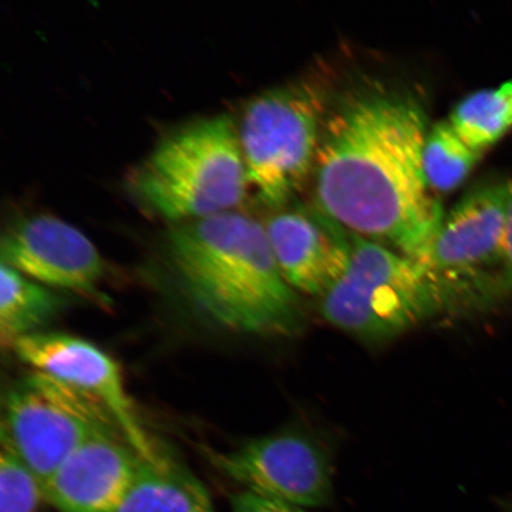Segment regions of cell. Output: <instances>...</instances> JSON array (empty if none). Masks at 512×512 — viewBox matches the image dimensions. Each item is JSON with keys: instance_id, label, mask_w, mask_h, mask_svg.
Segmentation results:
<instances>
[{"instance_id": "obj_11", "label": "cell", "mask_w": 512, "mask_h": 512, "mask_svg": "<svg viewBox=\"0 0 512 512\" xmlns=\"http://www.w3.org/2000/svg\"><path fill=\"white\" fill-rule=\"evenodd\" d=\"M265 228L279 270L294 291L322 298L347 272L351 233L322 211H279Z\"/></svg>"}, {"instance_id": "obj_1", "label": "cell", "mask_w": 512, "mask_h": 512, "mask_svg": "<svg viewBox=\"0 0 512 512\" xmlns=\"http://www.w3.org/2000/svg\"><path fill=\"white\" fill-rule=\"evenodd\" d=\"M428 131L424 110L407 95L345 100L324 121L313 169L319 210L422 264L444 219L425 176Z\"/></svg>"}, {"instance_id": "obj_18", "label": "cell", "mask_w": 512, "mask_h": 512, "mask_svg": "<svg viewBox=\"0 0 512 512\" xmlns=\"http://www.w3.org/2000/svg\"><path fill=\"white\" fill-rule=\"evenodd\" d=\"M233 512H311L290 503L277 501L251 491H243L232 498Z\"/></svg>"}, {"instance_id": "obj_4", "label": "cell", "mask_w": 512, "mask_h": 512, "mask_svg": "<svg viewBox=\"0 0 512 512\" xmlns=\"http://www.w3.org/2000/svg\"><path fill=\"white\" fill-rule=\"evenodd\" d=\"M320 299L330 324L368 342L388 341L450 311L418 262L354 234L347 272Z\"/></svg>"}, {"instance_id": "obj_2", "label": "cell", "mask_w": 512, "mask_h": 512, "mask_svg": "<svg viewBox=\"0 0 512 512\" xmlns=\"http://www.w3.org/2000/svg\"><path fill=\"white\" fill-rule=\"evenodd\" d=\"M165 256L182 296L219 328L254 336H291L304 315L262 224L239 211L172 224Z\"/></svg>"}, {"instance_id": "obj_6", "label": "cell", "mask_w": 512, "mask_h": 512, "mask_svg": "<svg viewBox=\"0 0 512 512\" xmlns=\"http://www.w3.org/2000/svg\"><path fill=\"white\" fill-rule=\"evenodd\" d=\"M509 182L479 185L441 221L422 264L450 310L477 309L509 291L502 262Z\"/></svg>"}, {"instance_id": "obj_10", "label": "cell", "mask_w": 512, "mask_h": 512, "mask_svg": "<svg viewBox=\"0 0 512 512\" xmlns=\"http://www.w3.org/2000/svg\"><path fill=\"white\" fill-rule=\"evenodd\" d=\"M0 254L2 264L37 283L105 303L99 290L104 259L81 230L59 217L31 215L12 222Z\"/></svg>"}, {"instance_id": "obj_13", "label": "cell", "mask_w": 512, "mask_h": 512, "mask_svg": "<svg viewBox=\"0 0 512 512\" xmlns=\"http://www.w3.org/2000/svg\"><path fill=\"white\" fill-rule=\"evenodd\" d=\"M118 512H215L200 480L169 458L143 459L136 483Z\"/></svg>"}, {"instance_id": "obj_19", "label": "cell", "mask_w": 512, "mask_h": 512, "mask_svg": "<svg viewBox=\"0 0 512 512\" xmlns=\"http://www.w3.org/2000/svg\"><path fill=\"white\" fill-rule=\"evenodd\" d=\"M502 262L505 283H507L509 291L512 290V182H509V200L507 210V221H505V229L502 247Z\"/></svg>"}, {"instance_id": "obj_3", "label": "cell", "mask_w": 512, "mask_h": 512, "mask_svg": "<svg viewBox=\"0 0 512 512\" xmlns=\"http://www.w3.org/2000/svg\"><path fill=\"white\" fill-rule=\"evenodd\" d=\"M131 183L138 200L171 226L235 210L249 188L235 121L217 114L176 128Z\"/></svg>"}, {"instance_id": "obj_16", "label": "cell", "mask_w": 512, "mask_h": 512, "mask_svg": "<svg viewBox=\"0 0 512 512\" xmlns=\"http://www.w3.org/2000/svg\"><path fill=\"white\" fill-rule=\"evenodd\" d=\"M480 153L472 150L454 130L450 121L434 124L424 147V169L432 191L451 192L460 187L479 162Z\"/></svg>"}, {"instance_id": "obj_17", "label": "cell", "mask_w": 512, "mask_h": 512, "mask_svg": "<svg viewBox=\"0 0 512 512\" xmlns=\"http://www.w3.org/2000/svg\"><path fill=\"white\" fill-rule=\"evenodd\" d=\"M0 440V512H35L46 498L43 483L3 434Z\"/></svg>"}, {"instance_id": "obj_9", "label": "cell", "mask_w": 512, "mask_h": 512, "mask_svg": "<svg viewBox=\"0 0 512 512\" xmlns=\"http://www.w3.org/2000/svg\"><path fill=\"white\" fill-rule=\"evenodd\" d=\"M12 351L32 370L54 376L99 400L118 422L128 444L146 462L162 457L144 430L119 364L107 352L86 339L60 332L24 337Z\"/></svg>"}, {"instance_id": "obj_7", "label": "cell", "mask_w": 512, "mask_h": 512, "mask_svg": "<svg viewBox=\"0 0 512 512\" xmlns=\"http://www.w3.org/2000/svg\"><path fill=\"white\" fill-rule=\"evenodd\" d=\"M2 434L43 486L87 441L107 434L124 435L99 400L35 370L8 390Z\"/></svg>"}, {"instance_id": "obj_14", "label": "cell", "mask_w": 512, "mask_h": 512, "mask_svg": "<svg viewBox=\"0 0 512 512\" xmlns=\"http://www.w3.org/2000/svg\"><path fill=\"white\" fill-rule=\"evenodd\" d=\"M0 266V342L12 350L19 339L41 332L62 311L66 299L14 268Z\"/></svg>"}, {"instance_id": "obj_12", "label": "cell", "mask_w": 512, "mask_h": 512, "mask_svg": "<svg viewBox=\"0 0 512 512\" xmlns=\"http://www.w3.org/2000/svg\"><path fill=\"white\" fill-rule=\"evenodd\" d=\"M142 463L124 435H101L64 460L44 494L60 512H118Z\"/></svg>"}, {"instance_id": "obj_5", "label": "cell", "mask_w": 512, "mask_h": 512, "mask_svg": "<svg viewBox=\"0 0 512 512\" xmlns=\"http://www.w3.org/2000/svg\"><path fill=\"white\" fill-rule=\"evenodd\" d=\"M323 100L307 86L268 89L236 124L249 188L280 209L313 174L325 121Z\"/></svg>"}, {"instance_id": "obj_8", "label": "cell", "mask_w": 512, "mask_h": 512, "mask_svg": "<svg viewBox=\"0 0 512 512\" xmlns=\"http://www.w3.org/2000/svg\"><path fill=\"white\" fill-rule=\"evenodd\" d=\"M207 453L217 469L256 495L309 510L331 502L328 454L302 433L266 435L233 451Z\"/></svg>"}, {"instance_id": "obj_15", "label": "cell", "mask_w": 512, "mask_h": 512, "mask_svg": "<svg viewBox=\"0 0 512 512\" xmlns=\"http://www.w3.org/2000/svg\"><path fill=\"white\" fill-rule=\"evenodd\" d=\"M448 121L465 144L483 155L512 130V80L466 96Z\"/></svg>"}]
</instances>
